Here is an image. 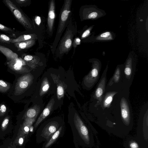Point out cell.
<instances>
[{
    "label": "cell",
    "mask_w": 148,
    "mask_h": 148,
    "mask_svg": "<svg viewBox=\"0 0 148 148\" xmlns=\"http://www.w3.org/2000/svg\"><path fill=\"white\" fill-rule=\"evenodd\" d=\"M69 123L71 126L75 147L78 145L90 147L92 144V137L90 130L79 116L75 113L70 118Z\"/></svg>",
    "instance_id": "6da1fadb"
},
{
    "label": "cell",
    "mask_w": 148,
    "mask_h": 148,
    "mask_svg": "<svg viewBox=\"0 0 148 148\" xmlns=\"http://www.w3.org/2000/svg\"><path fill=\"white\" fill-rule=\"evenodd\" d=\"M64 123L61 119H53L44 122L38 129L36 140L38 143L45 142Z\"/></svg>",
    "instance_id": "7a4b0ae2"
},
{
    "label": "cell",
    "mask_w": 148,
    "mask_h": 148,
    "mask_svg": "<svg viewBox=\"0 0 148 148\" xmlns=\"http://www.w3.org/2000/svg\"><path fill=\"white\" fill-rule=\"evenodd\" d=\"M71 0H66L60 14L59 23L57 32L56 36L52 47L53 53L55 52L59 40L64 30L66 22L68 21V18L71 12Z\"/></svg>",
    "instance_id": "3957f363"
},
{
    "label": "cell",
    "mask_w": 148,
    "mask_h": 148,
    "mask_svg": "<svg viewBox=\"0 0 148 148\" xmlns=\"http://www.w3.org/2000/svg\"><path fill=\"white\" fill-rule=\"evenodd\" d=\"M3 1L20 23L27 29H32V25L28 18L14 3L10 0Z\"/></svg>",
    "instance_id": "277c9868"
},
{
    "label": "cell",
    "mask_w": 148,
    "mask_h": 148,
    "mask_svg": "<svg viewBox=\"0 0 148 148\" xmlns=\"http://www.w3.org/2000/svg\"><path fill=\"white\" fill-rule=\"evenodd\" d=\"M67 30L58 48V53L60 54L68 51L72 45L73 32L68 29Z\"/></svg>",
    "instance_id": "5b68a950"
},
{
    "label": "cell",
    "mask_w": 148,
    "mask_h": 148,
    "mask_svg": "<svg viewBox=\"0 0 148 148\" xmlns=\"http://www.w3.org/2000/svg\"><path fill=\"white\" fill-rule=\"evenodd\" d=\"M32 80L31 75L27 74L20 77L17 80L15 87V92L20 93L28 87Z\"/></svg>",
    "instance_id": "8992f818"
},
{
    "label": "cell",
    "mask_w": 148,
    "mask_h": 148,
    "mask_svg": "<svg viewBox=\"0 0 148 148\" xmlns=\"http://www.w3.org/2000/svg\"><path fill=\"white\" fill-rule=\"evenodd\" d=\"M64 123L50 137L48 140L44 142L42 148H49L60 137L64 134L65 130Z\"/></svg>",
    "instance_id": "52a82bcc"
},
{
    "label": "cell",
    "mask_w": 148,
    "mask_h": 148,
    "mask_svg": "<svg viewBox=\"0 0 148 148\" xmlns=\"http://www.w3.org/2000/svg\"><path fill=\"white\" fill-rule=\"evenodd\" d=\"M121 115L123 120L126 125H128L130 120V114L128 104L125 99H121Z\"/></svg>",
    "instance_id": "ba28073f"
},
{
    "label": "cell",
    "mask_w": 148,
    "mask_h": 148,
    "mask_svg": "<svg viewBox=\"0 0 148 148\" xmlns=\"http://www.w3.org/2000/svg\"><path fill=\"white\" fill-rule=\"evenodd\" d=\"M55 5L54 1L51 0L50 3L47 18V26L50 32H51L55 17Z\"/></svg>",
    "instance_id": "9c48e42d"
},
{
    "label": "cell",
    "mask_w": 148,
    "mask_h": 148,
    "mask_svg": "<svg viewBox=\"0 0 148 148\" xmlns=\"http://www.w3.org/2000/svg\"><path fill=\"white\" fill-rule=\"evenodd\" d=\"M54 101L53 99H51L44 109L34 125V127L35 129L36 128L40 123L49 115L53 107L54 103Z\"/></svg>",
    "instance_id": "30bf717a"
},
{
    "label": "cell",
    "mask_w": 148,
    "mask_h": 148,
    "mask_svg": "<svg viewBox=\"0 0 148 148\" xmlns=\"http://www.w3.org/2000/svg\"><path fill=\"white\" fill-rule=\"evenodd\" d=\"M9 67L13 71L18 73H23L29 71L26 66H24L18 64L13 60L9 61L7 62Z\"/></svg>",
    "instance_id": "8fae6325"
},
{
    "label": "cell",
    "mask_w": 148,
    "mask_h": 148,
    "mask_svg": "<svg viewBox=\"0 0 148 148\" xmlns=\"http://www.w3.org/2000/svg\"><path fill=\"white\" fill-rule=\"evenodd\" d=\"M36 39H32L21 42L14 43L18 51L28 49L32 46L35 44Z\"/></svg>",
    "instance_id": "7c38bea8"
},
{
    "label": "cell",
    "mask_w": 148,
    "mask_h": 148,
    "mask_svg": "<svg viewBox=\"0 0 148 148\" xmlns=\"http://www.w3.org/2000/svg\"><path fill=\"white\" fill-rule=\"evenodd\" d=\"M37 36L35 34H24L21 35L16 38L12 39L11 43L21 42L32 39H36Z\"/></svg>",
    "instance_id": "4fadbf2b"
},
{
    "label": "cell",
    "mask_w": 148,
    "mask_h": 148,
    "mask_svg": "<svg viewBox=\"0 0 148 148\" xmlns=\"http://www.w3.org/2000/svg\"><path fill=\"white\" fill-rule=\"evenodd\" d=\"M0 51L6 57L9 61L18 57V55L8 48L0 45Z\"/></svg>",
    "instance_id": "5bb4252c"
},
{
    "label": "cell",
    "mask_w": 148,
    "mask_h": 148,
    "mask_svg": "<svg viewBox=\"0 0 148 148\" xmlns=\"http://www.w3.org/2000/svg\"><path fill=\"white\" fill-rule=\"evenodd\" d=\"M38 110L36 107H33L29 109L26 113L25 116L28 118H35L38 115Z\"/></svg>",
    "instance_id": "9a60e30c"
},
{
    "label": "cell",
    "mask_w": 148,
    "mask_h": 148,
    "mask_svg": "<svg viewBox=\"0 0 148 148\" xmlns=\"http://www.w3.org/2000/svg\"><path fill=\"white\" fill-rule=\"evenodd\" d=\"M49 85L47 78H45L43 80L40 89V94L42 95L45 93L49 90Z\"/></svg>",
    "instance_id": "2e32d148"
},
{
    "label": "cell",
    "mask_w": 148,
    "mask_h": 148,
    "mask_svg": "<svg viewBox=\"0 0 148 148\" xmlns=\"http://www.w3.org/2000/svg\"><path fill=\"white\" fill-rule=\"evenodd\" d=\"M126 148H141L138 142L134 139H129L126 143Z\"/></svg>",
    "instance_id": "e0dca14e"
},
{
    "label": "cell",
    "mask_w": 148,
    "mask_h": 148,
    "mask_svg": "<svg viewBox=\"0 0 148 148\" xmlns=\"http://www.w3.org/2000/svg\"><path fill=\"white\" fill-rule=\"evenodd\" d=\"M10 84L3 80L0 79V91L5 92H7L10 88Z\"/></svg>",
    "instance_id": "ac0fdd59"
},
{
    "label": "cell",
    "mask_w": 148,
    "mask_h": 148,
    "mask_svg": "<svg viewBox=\"0 0 148 148\" xmlns=\"http://www.w3.org/2000/svg\"><path fill=\"white\" fill-rule=\"evenodd\" d=\"M12 38L3 34H0V42L4 43L10 44Z\"/></svg>",
    "instance_id": "d6986e66"
},
{
    "label": "cell",
    "mask_w": 148,
    "mask_h": 148,
    "mask_svg": "<svg viewBox=\"0 0 148 148\" xmlns=\"http://www.w3.org/2000/svg\"><path fill=\"white\" fill-rule=\"evenodd\" d=\"M64 89L63 87L60 85H58L57 88V95L58 98L60 99L63 97L64 95Z\"/></svg>",
    "instance_id": "ffe728a7"
},
{
    "label": "cell",
    "mask_w": 148,
    "mask_h": 148,
    "mask_svg": "<svg viewBox=\"0 0 148 148\" xmlns=\"http://www.w3.org/2000/svg\"><path fill=\"white\" fill-rule=\"evenodd\" d=\"M0 31L9 33H12L13 30L10 27L0 23Z\"/></svg>",
    "instance_id": "44dd1931"
},
{
    "label": "cell",
    "mask_w": 148,
    "mask_h": 148,
    "mask_svg": "<svg viewBox=\"0 0 148 148\" xmlns=\"http://www.w3.org/2000/svg\"><path fill=\"white\" fill-rule=\"evenodd\" d=\"M120 71L119 69H117L114 74V78L115 82H118L120 78Z\"/></svg>",
    "instance_id": "7402d4cb"
},
{
    "label": "cell",
    "mask_w": 148,
    "mask_h": 148,
    "mask_svg": "<svg viewBox=\"0 0 148 148\" xmlns=\"http://www.w3.org/2000/svg\"><path fill=\"white\" fill-rule=\"evenodd\" d=\"M112 96L110 95L107 97L104 102V105L105 106H107L110 104L112 100Z\"/></svg>",
    "instance_id": "603a6c76"
},
{
    "label": "cell",
    "mask_w": 148,
    "mask_h": 148,
    "mask_svg": "<svg viewBox=\"0 0 148 148\" xmlns=\"http://www.w3.org/2000/svg\"><path fill=\"white\" fill-rule=\"evenodd\" d=\"M6 111V107L4 104L0 106V115H2L5 114Z\"/></svg>",
    "instance_id": "cb8c5ba5"
},
{
    "label": "cell",
    "mask_w": 148,
    "mask_h": 148,
    "mask_svg": "<svg viewBox=\"0 0 148 148\" xmlns=\"http://www.w3.org/2000/svg\"><path fill=\"white\" fill-rule=\"evenodd\" d=\"M103 92V89L100 87H98L96 90L95 95L97 97H99L102 95Z\"/></svg>",
    "instance_id": "d4e9b609"
},
{
    "label": "cell",
    "mask_w": 148,
    "mask_h": 148,
    "mask_svg": "<svg viewBox=\"0 0 148 148\" xmlns=\"http://www.w3.org/2000/svg\"><path fill=\"white\" fill-rule=\"evenodd\" d=\"M91 74L93 77H96L98 75V71L96 69H94L92 70L91 72Z\"/></svg>",
    "instance_id": "484cf974"
},
{
    "label": "cell",
    "mask_w": 148,
    "mask_h": 148,
    "mask_svg": "<svg viewBox=\"0 0 148 148\" xmlns=\"http://www.w3.org/2000/svg\"><path fill=\"white\" fill-rule=\"evenodd\" d=\"M98 14L97 13L95 12H93L90 13L88 16V18H96Z\"/></svg>",
    "instance_id": "4316f807"
},
{
    "label": "cell",
    "mask_w": 148,
    "mask_h": 148,
    "mask_svg": "<svg viewBox=\"0 0 148 148\" xmlns=\"http://www.w3.org/2000/svg\"><path fill=\"white\" fill-rule=\"evenodd\" d=\"M125 74L127 75H129L131 73V69L129 67H126L125 69Z\"/></svg>",
    "instance_id": "83f0119b"
},
{
    "label": "cell",
    "mask_w": 148,
    "mask_h": 148,
    "mask_svg": "<svg viewBox=\"0 0 148 148\" xmlns=\"http://www.w3.org/2000/svg\"><path fill=\"white\" fill-rule=\"evenodd\" d=\"M9 119L6 118L3 121L2 124V127L3 128L5 127L8 124L9 122Z\"/></svg>",
    "instance_id": "f1b7e54d"
},
{
    "label": "cell",
    "mask_w": 148,
    "mask_h": 148,
    "mask_svg": "<svg viewBox=\"0 0 148 148\" xmlns=\"http://www.w3.org/2000/svg\"><path fill=\"white\" fill-rule=\"evenodd\" d=\"M90 33V31L89 29H87L82 34V38H84L88 35Z\"/></svg>",
    "instance_id": "f546056e"
},
{
    "label": "cell",
    "mask_w": 148,
    "mask_h": 148,
    "mask_svg": "<svg viewBox=\"0 0 148 148\" xmlns=\"http://www.w3.org/2000/svg\"><path fill=\"white\" fill-rule=\"evenodd\" d=\"M36 23L37 25H39L41 23V19L39 16H37L35 17V19Z\"/></svg>",
    "instance_id": "4dcf8cb0"
},
{
    "label": "cell",
    "mask_w": 148,
    "mask_h": 148,
    "mask_svg": "<svg viewBox=\"0 0 148 148\" xmlns=\"http://www.w3.org/2000/svg\"><path fill=\"white\" fill-rule=\"evenodd\" d=\"M110 33L109 32H106L104 33L101 35V36L102 37L106 38L108 36L110 35Z\"/></svg>",
    "instance_id": "1f68e13d"
},
{
    "label": "cell",
    "mask_w": 148,
    "mask_h": 148,
    "mask_svg": "<svg viewBox=\"0 0 148 148\" xmlns=\"http://www.w3.org/2000/svg\"><path fill=\"white\" fill-rule=\"evenodd\" d=\"M28 1L27 0H16V1L17 3L20 4H22L25 3Z\"/></svg>",
    "instance_id": "d6a6232c"
},
{
    "label": "cell",
    "mask_w": 148,
    "mask_h": 148,
    "mask_svg": "<svg viewBox=\"0 0 148 148\" xmlns=\"http://www.w3.org/2000/svg\"><path fill=\"white\" fill-rule=\"evenodd\" d=\"M23 142V139L22 138H20L19 140V143L20 144H22Z\"/></svg>",
    "instance_id": "836d02e7"
},
{
    "label": "cell",
    "mask_w": 148,
    "mask_h": 148,
    "mask_svg": "<svg viewBox=\"0 0 148 148\" xmlns=\"http://www.w3.org/2000/svg\"><path fill=\"white\" fill-rule=\"evenodd\" d=\"M24 130L26 132H28L29 131V127L27 126H25L24 128Z\"/></svg>",
    "instance_id": "e575fe53"
},
{
    "label": "cell",
    "mask_w": 148,
    "mask_h": 148,
    "mask_svg": "<svg viewBox=\"0 0 148 148\" xmlns=\"http://www.w3.org/2000/svg\"><path fill=\"white\" fill-rule=\"evenodd\" d=\"M34 128V127L33 126H31L30 127L29 130L31 132H33Z\"/></svg>",
    "instance_id": "d590c367"
}]
</instances>
